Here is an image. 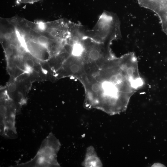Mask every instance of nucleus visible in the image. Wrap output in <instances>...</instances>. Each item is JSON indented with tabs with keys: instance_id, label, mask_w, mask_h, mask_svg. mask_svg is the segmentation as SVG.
I'll use <instances>...</instances> for the list:
<instances>
[{
	"instance_id": "f257e3e1",
	"label": "nucleus",
	"mask_w": 167,
	"mask_h": 167,
	"mask_svg": "<svg viewBox=\"0 0 167 167\" xmlns=\"http://www.w3.org/2000/svg\"><path fill=\"white\" fill-rule=\"evenodd\" d=\"M84 50L81 56L86 74L90 75L96 72L110 58L114 57L109 45L99 43L88 38L82 40Z\"/></svg>"
},
{
	"instance_id": "f03ea898",
	"label": "nucleus",
	"mask_w": 167,
	"mask_h": 167,
	"mask_svg": "<svg viewBox=\"0 0 167 167\" xmlns=\"http://www.w3.org/2000/svg\"><path fill=\"white\" fill-rule=\"evenodd\" d=\"M86 37L107 45L121 38L120 22L118 17L109 12L103 13L93 30L85 32Z\"/></svg>"
},
{
	"instance_id": "7ed1b4c3",
	"label": "nucleus",
	"mask_w": 167,
	"mask_h": 167,
	"mask_svg": "<svg viewBox=\"0 0 167 167\" xmlns=\"http://www.w3.org/2000/svg\"><path fill=\"white\" fill-rule=\"evenodd\" d=\"M69 21L61 19L53 21H37L44 34L54 40L66 41L69 35Z\"/></svg>"
},
{
	"instance_id": "20e7f679",
	"label": "nucleus",
	"mask_w": 167,
	"mask_h": 167,
	"mask_svg": "<svg viewBox=\"0 0 167 167\" xmlns=\"http://www.w3.org/2000/svg\"><path fill=\"white\" fill-rule=\"evenodd\" d=\"M50 134L43 141L35 156L31 160L19 166L49 167L53 165L54 153Z\"/></svg>"
},
{
	"instance_id": "39448f33",
	"label": "nucleus",
	"mask_w": 167,
	"mask_h": 167,
	"mask_svg": "<svg viewBox=\"0 0 167 167\" xmlns=\"http://www.w3.org/2000/svg\"><path fill=\"white\" fill-rule=\"evenodd\" d=\"M64 68L68 75L74 77L80 81L86 75L84 65L81 57L75 56L71 54L63 64Z\"/></svg>"
},
{
	"instance_id": "423d86ee",
	"label": "nucleus",
	"mask_w": 167,
	"mask_h": 167,
	"mask_svg": "<svg viewBox=\"0 0 167 167\" xmlns=\"http://www.w3.org/2000/svg\"><path fill=\"white\" fill-rule=\"evenodd\" d=\"M21 41L26 50L37 60L43 61L51 58L49 50L45 46L34 41Z\"/></svg>"
},
{
	"instance_id": "0eeeda50",
	"label": "nucleus",
	"mask_w": 167,
	"mask_h": 167,
	"mask_svg": "<svg viewBox=\"0 0 167 167\" xmlns=\"http://www.w3.org/2000/svg\"><path fill=\"white\" fill-rule=\"evenodd\" d=\"M17 88V86L16 84L11 83L9 84L8 87V90L9 92H15Z\"/></svg>"
},
{
	"instance_id": "6e6552de",
	"label": "nucleus",
	"mask_w": 167,
	"mask_h": 167,
	"mask_svg": "<svg viewBox=\"0 0 167 167\" xmlns=\"http://www.w3.org/2000/svg\"><path fill=\"white\" fill-rule=\"evenodd\" d=\"M17 2L24 4H32L41 0H16Z\"/></svg>"
},
{
	"instance_id": "1a4fd4ad",
	"label": "nucleus",
	"mask_w": 167,
	"mask_h": 167,
	"mask_svg": "<svg viewBox=\"0 0 167 167\" xmlns=\"http://www.w3.org/2000/svg\"><path fill=\"white\" fill-rule=\"evenodd\" d=\"M164 32L166 34L167 36V28Z\"/></svg>"
}]
</instances>
